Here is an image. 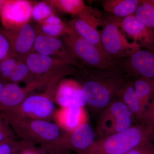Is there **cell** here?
<instances>
[{"instance_id": "cell-1", "label": "cell", "mask_w": 154, "mask_h": 154, "mask_svg": "<svg viewBox=\"0 0 154 154\" xmlns=\"http://www.w3.org/2000/svg\"><path fill=\"white\" fill-rule=\"evenodd\" d=\"M81 86L87 105L101 112L110 105L119 91L131 78L117 70L80 69L75 75Z\"/></svg>"}, {"instance_id": "cell-2", "label": "cell", "mask_w": 154, "mask_h": 154, "mask_svg": "<svg viewBox=\"0 0 154 154\" xmlns=\"http://www.w3.org/2000/svg\"><path fill=\"white\" fill-rule=\"evenodd\" d=\"M18 138L38 144L45 153L65 154L67 132L56 122L20 116L10 111L0 112Z\"/></svg>"}, {"instance_id": "cell-3", "label": "cell", "mask_w": 154, "mask_h": 154, "mask_svg": "<svg viewBox=\"0 0 154 154\" xmlns=\"http://www.w3.org/2000/svg\"><path fill=\"white\" fill-rule=\"evenodd\" d=\"M152 137L145 126L137 123L121 132L96 140L83 154H125L152 141Z\"/></svg>"}, {"instance_id": "cell-4", "label": "cell", "mask_w": 154, "mask_h": 154, "mask_svg": "<svg viewBox=\"0 0 154 154\" xmlns=\"http://www.w3.org/2000/svg\"><path fill=\"white\" fill-rule=\"evenodd\" d=\"M63 38L67 47L84 67L118 70L114 61L73 31L64 35Z\"/></svg>"}, {"instance_id": "cell-5", "label": "cell", "mask_w": 154, "mask_h": 154, "mask_svg": "<svg viewBox=\"0 0 154 154\" xmlns=\"http://www.w3.org/2000/svg\"><path fill=\"white\" fill-rule=\"evenodd\" d=\"M101 34V42L105 55L113 61L131 56L140 48L130 42L120 30L115 16L104 18Z\"/></svg>"}, {"instance_id": "cell-6", "label": "cell", "mask_w": 154, "mask_h": 154, "mask_svg": "<svg viewBox=\"0 0 154 154\" xmlns=\"http://www.w3.org/2000/svg\"><path fill=\"white\" fill-rule=\"evenodd\" d=\"M134 122L126 105L116 98L101 111L96 125V140L123 131L133 125Z\"/></svg>"}, {"instance_id": "cell-7", "label": "cell", "mask_w": 154, "mask_h": 154, "mask_svg": "<svg viewBox=\"0 0 154 154\" xmlns=\"http://www.w3.org/2000/svg\"><path fill=\"white\" fill-rule=\"evenodd\" d=\"M36 79H48L51 81L57 77L71 74L72 65L81 69L85 68L79 63L71 60L52 57L32 52L24 60Z\"/></svg>"}, {"instance_id": "cell-8", "label": "cell", "mask_w": 154, "mask_h": 154, "mask_svg": "<svg viewBox=\"0 0 154 154\" xmlns=\"http://www.w3.org/2000/svg\"><path fill=\"white\" fill-rule=\"evenodd\" d=\"M54 102V94L46 89L43 94L30 95L18 107L8 111L26 118L51 121L57 110Z\"/></svg>"}, {"instance_id": "cell-9", "label": "cell", "mask_w": 154, "mask_h": 154, "mask_svg": "<svg viewBox=\"0 0 154 154\" xmlns=\"http://www.w3.org/2000/svg\"><path fill=\"white\" fill-rule=\"evenodd\" d=\"M118 70L131 79L147 78L154 81V52L140 48L131 56L114 61Z\"/></svg>"}, {"instance_id": "cell-10", "label": "cell", "mask_w": 154, "mask_h": 154, "mask_svg": "<svg viewBox=\"0 0 154 154\" xmlns=\"http://www.w3.org/2000/svg\"><path fill=\"white\" fill-rule=\"evenodd\" d=\"M50 82L48 79H35L23 88L18 84L7 83L0 94V112L18 107L33 91L46 87Z\"/></svg>"}, {"instance_id": "cell-11", "label": "cell", "mask_w": 154, "mask_h": 154, "mask_svg": "<svg viewBox=\"0 0 154 154\" xmlns=\"http://www.w3.org/2000/svg\"><path fill=\"white\" fill-rule=\"evenodd\" d=\"M33 8L31 2L28 1H3L0 19L4 28L16 30L28 23L32 17Z\"/></svg>"}, {"instance_id": "cell-12", "label": "cell", "mask_w": 154, "mask_h": 154, "mask_svg": "<svg viewBox=\"0 0 154 154\" xmlns=\"http://www.w3.org/2000/svg\"><path fill=\"white\" fill-rule=\"evenodd\" d=\"M0 33L7 38L10 45V52L24 60L27 55L33 52L36 36L35 28L29 23L16 30L0 28Z\"/></svg>"}, {"instance_id": "cell-13", "label": "cell", "mask_w": 154, "mask_h": 154, "mask_svg": "<svg viewBox=\"0 0 154 154\" xmlns=\"http://www.w3.org/2000/svg\"><path fill=\"white\" fill-rule=\"evenodd\" d=\"M123 34L132 39L140 48L154 52V31L138 20L134 15L125 18L115 17Z\"/></svg>"}, {"instance_id": "cell-14", "label": "cell", "mask_w": 154, "mask_h": 154, "mask_svg": "<svg viewBox=\"0 0 154 154\" xmlns=\"http://www.w3.org/2000/svg\"><path fill=\"white\" fill-rule=\"evenodd\" d=\"M35 30L36 36L33 52L47 56L66 59L81 64L67 47L63 40L48 36L42 33L38 27Z\"/></svg>"}, {"instance_id": "cell-15", "label": "cell", "mask_w": 154, "mask_h": 154, "mask_svg": "<svg viewBox=\"0 0 154 154\" xmlns=\"http://www.w3.org/2000/svg\"><path fill=\"white\" fill-rule=\"evenodd\" d=\"M54 102L60 107L87 105L82 86L76 80L62 79L58 83L54 95Z\"/></svg>"}, {"instance_id": "cell-16", "label": "cell", "mask_w": 154, "mask_h": 154, "mask_svg": "<svg viewBox=\"0 0 154 154\" xmlns=\"http://www.w3.org/2000/svg\"><path fill=\"white\" fill-rule=\"evenodd\" d=\"M96 140V132L88 122L82 124L67 135L65 152L66 154L73 152L83 154Z\"/></svg>"}, {"instance_id": "cell-17", "label": "cell", "mask_w": 154, "mask_h": 154, "mask_svg": "<svg viewBox=\"0 0 154 154\" xmlns=\"http://www.w3.org/2000/svg\"><path fill=\"white\" fill-rule=\"evenodd\" d=\"M54 119L65 131L70 132L88 122V116L85 107L74 106L60 107L57 110Z\"/></svg>"}, {"instance_id": "cell-18", "label": "cell", "mask_w": 154, "mask_h": 154, "mask_svg": "<svg viewBox=\"0 0 154 154\" xmlns=\"http://www.w3.org/2000/svg\"><path fill=\"white\" fill-rule=\"evenodd\" d=\"M116 98L126 105L133 115L135 121L139 123L146 107L136 94L132 79L128 80L119 91Z\"/></svg>"}, {"instance_id": "cell-19", "label": "cell", "mask_w": 154, "mask_h": 154, "mask_svg": "<svg viewBox=\"0 0 154 154\" xmlns=\"http://www.w3.org/2000/svg\"><path fill=\"white\" fill-rule=\"evenodd\" d=\"M67 24L72 30L80 37L104 52L101 42V34L96 27L77 17L71 19Z\"/></svg>"}, {"instance_id": "cell-20", "label": "cell", "mask_w": 154, "mask_h": 154, "mask_svg": "<svg viewBox=\"0 0 154 154\" xmlns=\"http://www.w3.org/2000/svg\"><path fill=\"white\" fill-rule=\"evenodd\" d=\"M140 0H104L102 5L105 11L118 18L134 14Z\"/></svg>"}, {"instance_id": "cell-21", "label": "cell", "mask_w": 154, "mask_h": 154, "mask_svg": "<svg viewBox=\"0 0 154 154\" xmlns=\"http://www.w3.org/2000/svg\"><path fill=\"white\" fill-rule=\"evenodd\" d=\"M39 30L48 36L58 38L72 32L67 23H66L58 16L53 14L38 24Z\"/></svg>"}, {"instance_id": "cell-22", "label": "cell", "mask_w": 154, "mask_h": 154, "mask_svg": "<svg viewBox=\"0 0 154 154\" xmlns=\"http://www.w3.org/2000/svg\"><path fill=\"white\" fill-rule=\"evenodd\" d=\"M131 79L136 94L147 108L154 93V81L143 77Z\"/></svg>"}, {"instance_id": "cell-23", "label": "cell", "mask_w": 154, "mask_h": 154, "mask_svg": "<svg viewBox=\"0 0 154 154\" xmlns=\"http://www.w3.org/2000/svg\"><path fill=\"white\" fill-rule=\"evenodd\" d=\"M46 2L53 8L75 17L81 14L87 7L82 0H51Z\"/></svg>"}, {"instance_id": "cell-24", "label": "cell", "mask_w": 154, "mask_h": 154, "mask_svg": "<svg viewBox=\"0 0 154 154\" xmlns=\"http://www.w3.org/2000/svg\"><path fill=\"white\" fill-rule=\"evenodd\" d=\"M134 15L154 31V5L152 0H140Z\"/></svg>"}, {"instance_id": "cell-25", "label": "cell", "mask_w": 154, "mask_h": 154, "mask_svg": "<svg viewBox=\"0 0 154 154\" xmlns=\"http://www.w3.org/2000/svg\"><path fill=\"white\" fill-rule=\"evenodd\" d=\"M32 74L24 60H20L18 61L13 74L11 75L8 83L19 84L25 82L27 84L35 79Z\"/></svg>"}, {"instance_id": "cell-26", "label": "cell", "mask_w": 154, "mask_h": 154, "mask_svg": "<svg viewBox=\"0 0 154 154\" xmlns=\"http://www.w3.org/2000/svg\"><path fill=\"white\" fill-rule=\"evenodd\" d=\"M35 145L18 139L9 141L0 145V154H20L27 149L35 147Z\"/></svg>"}, {"instance_id": "cell-27", "label": "cell", "mask_w": 154, "mask_h": 154, "mask_svg": "<svg viewBox=\"0 0 154 154\" xmlns=\"http://www.w3.org/2000/svg\"><path fill=\"white\" fill-rule=\"evenodd\" d=\"M20 59L9 52L8 54L0 61V79L8 82Z\"/></svg>"}, {"instance_id": "cell-28", "label": "cell", "mask_w": 154, "mask_h": 154, "mask_svg": "<svg viewBox=\"0 0 154 154\" xmlns=\"http://www.w3.org/2000/svg\"><path fill=\"white\" fill-rule=\"evenodd\" d=\"M53 14H54L53 8L47 2H45V1L37 3L33 6L32 17L39 24Z\"/></svg>"}, {"instance_id": "cell-29", "label": "cell", "mask_w": 154, "mask_h": 154, "mask_svg": "<svg viewBox=\"0 0 154 154\" xmlns=\"http://www.w3.org/2000/svg\"><path fill=\"white\" fill-rule=\"evenodd\" d=\"M139 123L143 125L153 134L154 133V93Z\"/></svg>"}, {"instance_id": "cell-30", "label": "cell", "mask_w": 154, "mask_h": 154, "mask_svg": "<svg viewBox=\"0 0 154 154\" xmlns=\"http://www.w3.org/2000/svg\"><path fill=\"white\" fill-rule=\"evenodd\" d=\"M18 139L8 122L0 116V143Z\"/></svg>"}, {"instance_id": "cell-31", "label": "cell", "mask_w": 154, "mask_h": 154, "mask_svg": "<svg viewBox=\"0 0 154 154\" xmlns=\"http://www.w3.org/2000/svg\"><path fill=\"white\" fill-rule=\"evenodd\" d=\"M154 152V144L151 141L125 154H152Z\"/></svg>"}, {"instance_id": "cell-32", "label": "cell", "mask_w": 154, "mask_h": 154, "mask_svg": "<svg viewBox=\"0 0 154 154\" xmlns=\"http://www.w3.org/2000/svg\"><path fill=\"white\" fill-rule=\"evenodd\" d=\"M10 49L8 41L4 35L0 33V61L8 56Z\"/></svg>"}, {"instance_id": "cell-33", "label": "cell", "mask_w": 154, "mask_h": 154, "mask_svg": "<svg viewBox=\"0 0 154 154\" xmlns=\"http://www.w3.org/2000/svg\"><path fill=\"white\" fill-rule=\"evenodd\" d=\"M45 154L42 151L41 149H38L35 147L29 148L25 150L22 152L20 154Z\"/></svg>"}, {"instance_id": "cell-34", "label": "cell", "mask_w": 154, "mask_h": 154, "mask_svg": "<svg viewBox=\"0 0 154 154\" xmlns=\"http://www.w3.org/2000/svg\"><path fill=\"white\" fill-rule=\"evenodd\" d=\"M8 82H7L0 79V94H1L3 88H4V87H5V85Z\"/></svg>"}, {"instance_id": "cell-35", "label": "cell", "mask_w": 154, "mask_h": 154, "mask_svg": "<svg viewBox=\"0 0 154 154\" xmlns=\"http://www.w3.org/2000/svg\"><path fill=\"white\" fill-rule=\"evenodd\" d=\"M3 3V1H0V12H1L2 7Z\"/></svg>"}, {"instance_id": "cell-36", "label": "cell", "mask_w": 154, "mask_h": 154, "mask_svg": "<svg viewBox=\"0 0 154 154\" xmlns=\"http://www.w3.org/2000/svg\"><path fill=\"white\" fill-rule=\"evenodd\" d=\"M152 141L153 143L154 144V133L152 135Z\"/></svg>"}, {"instance_id": "cell-37", "label": "cell", "mask_w": 154, "mask_h": 154, "mask_svg": "<svg viewBox=\"0 0 154 154\" xmlns=\"http://www.w3.org/2000/svg\"><path fill=\"white\" fill-rule=\"evenodd\" d=\"M152 3H153V4L154 5V0H152Z\"/></svg>"}, {"instance_id": "cell-38", "label": "cell", "mask_w": 154, "mask_h": 154, "mask_svg": "<svg viewBox=\"0 0 154 154\" xmlns=\"http://www.w3.org/2000/svg\"><path fill=\"white\" fill-rule=\"evenodd\" d=\"M152 154H154V152H153V153Z\"/></svg>"}, {"instance_id": "cell-39", "label": "cell", "mask_w": 154, "mask_h": 154, "mask_svg": "<svg viewBox=\"0 0 154 154\" xmlns=\"http://www.w3.org/2000/svg\"><path fill=\"white\" fill-rule=\"evenodd\" d=\"M44 154H46V153Z\"/></svg>"}, {"instance_id": "cell-40", "label": "cell", "mask_w": 154, "mask_h": 154, "mask_svg": "<svg viewBox=\"0 0 154 154\" xmlns=\"http://www.w3.org/2000/svg\"><path fill=\"white\" fill-rule=\"evenodd\" d=\"M1 144H2V143H0V145H1Z\"/></svg>"}]
</instances>
